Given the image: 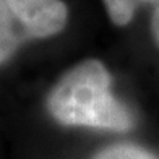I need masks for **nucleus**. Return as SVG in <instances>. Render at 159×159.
Segmentation results:
<instances>
[{"instance_id":"nucleus-7","label":"nucleus","mask_w":159,"mask_h":159,"mask_svg":"<svg viewBox=\"0 0 159 159\" xmlns=\"http://www.w3.org/2000/svg\"><path fill=\"white\" fill-rule=\"evenodd\" d=\"M143 2H154L156 5H159V0H143Z\"/></svg>"},{"instance_id":"nucleus-2","label":"nucleus","mask_w":159,"mask_h":159,"mask_svg":"<svg viewBox=\"0 0 159 159\" xmlns=\"http://www.w3.org/2000/svg\"><path fill=\"white\" fill-rule=\"evenodd\" d=\"M28 39H47L63 31L68 8L62 0H7Z\"/></svg>"},{"instance_id":"nucleus-4","label":"nucleus","mask_w":159,"mask_h":159,"mask_svg":"<svg viewBox=\"0 0 159 159\" xmlns=\"http://www.w3.org/2000/svg\"><path fill=\"white\" fill-rule=\"evenodd\" d=\"M91 159H159V156L135 143H115L98 151Z\"/></svg>"},{"instance_id":"nucleus-1","label":"nucleus","mask_w":159,"mask_h":159,"mask_svg":"<svg viewBox=\"0 0 159 159\" xmlns=\"http://www.w3.org/2000/svg\"><path fill=\"white\" fill-rule=\"evenodd\" d=\"M47 111L67 127L122 133L135 125L128 107L114 96L109 70L96 59L83 60L60 76L47 96Z\"/></svg>"},{"instance_id":"nucleus-3","label":"nucleus","mask_w":159,"mask_h":159,"mask_svg":"<svg viewBox=\"0 0 159 159\" xmlns=\"http://www.w3.org/2000/svg\"><path fill=\"white\" fill-rule=\"evenodd\" d=\"M18 28L20 25L16 23L7 0H0V65L8 62L18 50L20 44L26 39Z\"/></svg>"},{"instance_id":"nucleus-6","label":"nucleus","mask_w":159,"mask_h":159,"mask_svg":"<svg viewBox=\"0 0 159 159\" xmlns=\"http://www.w3.org/2000/svg\"><path fill=\"white\" fill-rule=\"evenodd\" d=\"M151 33H153V38L159 46V5H156L153 15H151Z\"/></svg>"},{"instance_id":"nucleus-5","label":"nucleus","mask_w":159,"mask_h":159,"mask_svg":"<svg viewBox=\"0 0 159 159\" xmlns=\"http://www.w3.org/2000/svg\"><path fill=\"white\" fill-rule=\"evenodd\" d=\"M111 21L115 26H127L133 20L136 0H102Z\"/></svg>"}]
</instances>
